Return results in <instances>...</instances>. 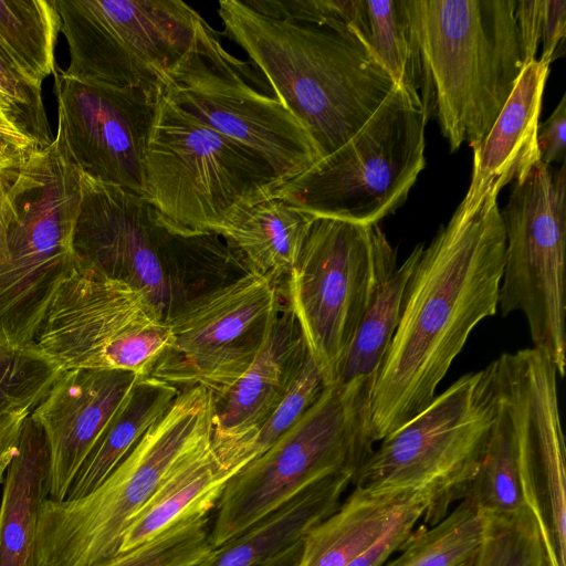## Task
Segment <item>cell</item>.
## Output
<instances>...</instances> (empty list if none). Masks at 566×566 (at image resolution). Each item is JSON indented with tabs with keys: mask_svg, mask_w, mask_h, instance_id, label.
<instances>
[{
	"mask_svg": "<svg viewBox=\"0 0 566 566\" xmlns=\"http://www.w3.org/2000/svg\"><path fill=\"white\" fill-rule=\"evenodd\" d=\"M310 355L289 301L281 300L251 366L213 399L212 441L243 447L281 402Z\"/></svg>",
	"mask_w": 566,
	"mask_h": 566,
	"instance_id": "ffe728a7",
	"label": "cell"
},
{
	"mask_svg": "<svg viewBox=\"0 0 566 566\" xmlns=\"http://www.w3.org/2000/svg\"><path fill=\"white\" fill-rule=\"evenodd\" d=\"M4 196H6L4 175H3V171H0V216H1V211H2Z\"/></svg>",
	"mask_w": 566,
	"mask_h": 566,
	"instance_id": "f6af8a7d",
	"label": "cell"
},
{
	"mask_svg": "<svg viewBox=\"0 0 566 566\" xmlns=\"http://www.w3.org/2000/svg\"><path fill=\"white\" fill-rule=\"evenodd\" d=\"M354 475L342 472L310 485L200 566H255L303 539L340 505Z\"/></svg>",
	"mask_w": 566,
	"mask_h": 566,
	"instance_id": "d4e9b609",
	"label": "cell"
},
{
	"mask_svg": "<svg viewBox=\"0 0 566 566\" xmlns=\"http://www.w3.org/2000/svg\"><path fill=\"white\" fill-rule=\"evenodd\" d=\"M159 321L165 322L143 292L75 260L32 349L61 370H120L130 334Z\"/></svg>",
	"mask_w": 566,
	"mask_h": 566,
	"instance_id": "ac0fdd59",
	"label": "cell"
},
{
	"mask_svg": "<svg viewBox=\"0 0 566 566\" xmlns=\"http://www.w3.org/2000/svg\"><path fill=\"white\" fill-rule=\"evenodd\" d=\"M247 464V460L213 443L209 436L168 470L132 520L118 554L142 545L180 521L209 515L228 482Z\"/></svg>",
	"mask_w": 566,
	"mask_h": 566,
	"instance_id": "7402d4cb",
	"label": "cell"
},
{
	"mask_svg": "<svg viewBox=\"0 0 566 566\" xmlns=\"http://www.w3.org/2000/svg\"><path fill=\"white\" fill-rule=\"evenodd\" d=\"M427 119L421 101L396 85L347 143L274 196L315 216L379 223L424 168Z\"/></svg>",
	"mask_w": 566,
	"mask_h": 566,
	"instance_id": "8fae6325",
	"label": "cell"
},
{
	"mask_svg": "<svg viewBox=\"0 0 566 566\" xmlns=\"http://www.w3.org/2000/svg\"><path fill=\"white\" fill-rule=\"evenodd\" d=\"M495 412L490 367L467 374L381 439L356 471L352 484L377 491L427 492L429 503L422 522L434 525L467 496Z\"/></svg>",
	"mask_w": 566,
	"mask_h": 566,
	"instance_id": "9c48e42d",
	"label": "cell"
},
{
	"mask_svg": "<svg viewBox=\"0 0 566 566\" xmlns=\"http://www.w3.org/2000/svg\"><path fill=\"white\" fill-rule=\"evenodd\" d=\"M566 30V1L543 0L541 29L542 55L539 62L549 66L558 46L563 43Z\"/></svg>",
	"mask_w": 566,
	"mask_h": 566,
	"instance_id": "60d3db41",
	"label": "cell"
},
{
	"mask_svg": "<svg viewBox=\"0 0 566 566\" xmlns=\"http://www.w3.org/2000/svg\"><path fill=\"white\" fill-rule=\"evenodd\" d=\"M61 20L53 0H0V45L34 85L55 72Z\"/></svg>",
	"mask_w": 566,
	"mask_h": 566,
	"instance_id": "1f68e13d",
	"label": "cell"
},
{
	"mask_svg": "<svg viewBox=\"0 0 566 566\" xmlns=\"http://www.w3.org/2000/svg\"><path fill=\"white\" fill-rule=\"evenodd\" d=\"M506 238L497 196L457 209L423 247L370 398L375 442L421 412L472 329L499 306Z\"/></svg>",
	"mask_w": 566,
	"mask_h": 566,
	"instance_id": "6da1fadb",
	"label": "cell"
},
{
	"mask_svg": "<svg viewBox=\"0 0 566 566\" xmlns=\"http://www.w3.org/2000/svg\"><path fill=\"white\" fill-rule=\"evenodd\" d=\"M566 97L560 98L551 116L538 126L537 145L541 163L547 166L565 164Z\"/></svg>",
	"mask_w": 566,
	"mask_h": 566,
	"instance_id": "ab89813d",
	"label": "cell"
},
{
	"mask_svg": "<svg viewBox=\"0 0 566 566\" xmlns=\"http://www.w3.org/2000/svg\"><path fill=\"white\" fill-rule=\"evenodd\" d=\"M208 515L180 521L157 536L93 566H200L216 553Z\"/></svg>",
	"mask_w": 566,
	"mask_h": 566,
	"instance_id": "d6a6232c",
	"label": "cell"
},
{
	"mask_svg": "<svg viewBox=\"0 0 566 566\" xmlns=\"http://www.w3.org/2000/svg\"><path fill=\"white\" fill-rule=\"evenodd\" d=\"M303 548V539L255 566H296Z\"/></svg>",
	"mask_w": 566,
	"mask_h": 566,
	"instance_id": "ee69618b",
	"label": "cell"
},
{
	"mask_svg": "<svg viewBox=\"0 0 566 566\" xmlns=\"http://www.w3.org/2000/svg\"><path fill=\"white\" fill-rule=\"evenodd\" d=\"M280 302L279 286L249 271L193 296L166 322L171 340L149 376L223 396L253 363Z\"/></svg>",
	"mask_w": 566,
	"mask_h": 566,
	"instance_id": "9a60e30c",
	"label": "cell"
},
{
	"mask_svg": "<svg viewBox=\"0 0 566 566\" xmlns=\"http://www.w3.org/2000/svg\"><path fill=\"white\" fill-rule=\"evenodd\" d=\"M325 387L321 371L310 355L281 402L242 447L251 461L292 428L319 398Z\"/></svg>",
	"mask_w": 566,
	"mask_h": 566,
	"instance_id": "d590c367",
	"label": "cell"
},
{
	"mask_svg": "<svg viewBox=\"0 0 566 566\" xmlns=\"http://www.w3.org/2000/svg\"><path fill=\"white\" fill-rule=\"evenodd\" d=\"M212 415L209 390H180L95 490L75 500L48 499L38 523V566H93L118 554L132 520L168 470L211 436Z\"/></svg>",
	"mask_w": 566,
	"mask_h": 566,
	"instance_id": "5b68a950",
	"label": "cell"
},
{
	"mask_svg": "<svg viewBox=\"0 0 566 566\" xmlns=\"http://www.w3.org/2000/svg\"><path fill=\"white\" fill-rule=\"evenodd\" d=\"M219 238L181 230L147 197L81 174L75 260L143 292L165 322L187 301L214 287L205 274H221L234 263Z\"/></svg>",
	"mask_w": 566,
	"mask_h": 566,
	"instance_id": "277c9868",
	"label": "cell"
},
{
	"mask_svg": "<svg viewBox=\"0 0 566 566\" xmlns=\"http://www.w3.org/2000/svg\"><path fill=\"white\" fill-rule=\"evenodd\" d=\"M57 132L82 175L147 197L145 160L159 96L55 73Z\"/></svg>",
	"mask_w": 566,
	"mask_h": 566,
	"instance_id": "e0dca14e",
	"label": "cell"
},
{
	"mask_svg": "<svg viewBox=\"0 0 566 566\" xmlns=\"http://www.w3.org/2000/svg\"><path fill=\"white\" fill-rule=\"evenodd\" d=\"M417 244L381 285L366 310L342 359L335 384L377 376L397 329L409 279L422 252Z\"/></svg>",
	"mask_w": 566,
	"mask_h": 566,
	"instance_id": "f546056e",
	"label": "cell"
},
{
	"mask_svg": "<svg viewBox=\"0 0 566 566\" xmlns=\"http://www.w3.org/2000/svg\"><path fill=\"white\" fill-rule=\"evenodd\" d=\"M30 413L27 408H0V484L19 451L22 427Z\"/></svg>",
	"mask_w": 566,
	"mask_h": 566,
	"instance_id": "7bdbcfd3",
	"label": "cell"
},
{
	"mask_svg": "<svg viewBox=\"0 0 566 566\" xmlns=\"http://www.w3.org/2000/svg\"><path fill=\"white\" fill-rule=\"evenodd\" d=\"M0 102L13 122L30 135L40 148L49 146L50 127L41 87L29 81L0 45Z\"/></svg>",
	"mask_w": 566,
	"mask_h": 566,
	"instance_id": "8d00e7d4",
	"label": "cell"
},
{
	"mask_svg": "<svg viewBox=\"0 0 566 566\" xmlns=\"http://www.w3.org/2000/svg\"><path fill=\"white\" fill-rule=\"evenodd\" d=\"M375 380L358 377L325 387L292 428L228 482L209 532L214 549L310 485L337 473H356L376 443L370 422Z\"/></svg>",
	"mask_w": 566,
	"mask_h": 566,
	"instance_id": "8992f818",
	"label": "cell"
},
{
	"mask_svg": "<svg viewBox=\"0 0 566 566\" xmlns=\"http://www.w3.org/2000/svg\"><path fill=\"white\" fill-rule=\"evenodd\" d=\"M543 0H516L515 18L523 48L525 64L536 60L541 41Z\"/></svg>",
	"mask_w": 566,
	"mask_h": 566,
	"instance_id": "b9f144b4",
	"label": "cell"
},
{
	"mask_svg": "<svg viewBox=\"0 0 566 566\" xmlns=\"http://www.w3.org/2000/svg\"><path fill=\"white\" fill-rule=\"evenodd\" d=\"M422 492L354 486L340 505L303 538L296 566H347L375 544Z\"/></svg>",
	"mask_w": 566,
	"mask_h": 566,
	"instance_id": "cb8c5ba5",
	"label": "cell"
},
{
	"mask_svg": "<svg viewBox=\"0 0 566 566\" xmlns=\"http://www.w3.org/2000/svg\"><path fill=\"white\" fill-rule=\"evenodd\" d=\"M147 198L177 228L219 233L283 185L258 153L223 136L163 93L150 128Z\"/></svg>",
	"mask_w": 566,
	"mask_h": 566,
	"instance_id": "ba28073f",
	"label": "cell"
},
{
	"mask_svg": "<svg viewBox=\"0 0 566 566\" xmlns=\"http://www.w3.org/2000/svg\"><path fill=\"white\" fill-rule=\"evenodd\" d=\"M245 65L228 53L208 24L198 46L165 77L161 93L210 128L262 156L284 184L321 160L301 123L243 78Z\"/></svg>",
	"mask_w": 566,
	"mask_h": 566,
	"instance_id": "5bb4252c",
	"label": "cell"
},
{
	"mask_svg": "<svg viewBox=\"0 0 566 566\" xmlns=\"http://www.w3.org/2000/svg\"><path fill=\"white\" fill-rule=\"evenodd\" d=\"M506 249L499 293L504 316L522 312L534 348L566 368V169L541 161L514 181L501 211Z\"/></svg>",
	"mask_w": 566,
	"mask_h": 566,
	"instance_id": "4fadbf2b",
	"label": "cell"
},
{
	"mask_svg": "<svg viewBox=\"0 0 566 566\" xmlns=\"http://www.w3.org/2000/svg\"><path fill=\"white\" fill-rule=\"evenodd\" d=\"M70 61L63 76L159 96L208 27L179 0H53Z\"/></svg>",
	"mask_w": 566,
	"mask_h": 566,
	"instance_id": "7c38bea8",
	"label": "cell"
},
{
	"mask_svg": "<svg viewBox=\"0 0 566 566\" xmlns=\"http://www.w3.org/2000/svg\"><path fill=\"white\" fill-rule=\"evenodd\" d=\"M490 365L512 411L524 501L549 566H566V449L556 368L534 347L502 354Z\"/></svg>",
	"mask_w": 566,
	"mask_h": 566,
	"instance_id": "2e32d148",
	"label": "cell"
},
{
	"mask_svg": "<svg viewBox=\"0 0 566 566\" xmlns=\"http://www.w3.org/2000/svg\"><path fill=\"white\" fill-rule=\"evenodd\" d=\"M422 107L455 151L489 134L525 66L516 0H405Z\"/></svg>",
	"mask_w": 566,
	"mask_h": 566,
	"instance_id": "3957f363",
	"label": "cell"
},
{
	"mask_svg": "<svg viewBox=\"0 0 566 566\" xmlns=\"http://www.w3.org/2000/svg\"><path fill=\"white\" fill-rule=\"evenodd\" d=\"M0 505V566H38L36 532L50 499V458L42 429L29 416L4 478Z\"/></svg>",
	"mask_w": 566,
	"mask_h": 566,
	"instance_id": "603a6c76",
	"label": "cell"
},
{
	"mask_svg": "<svg viewBox=\"0 0 566 566\" xmlns=\"http://www.w3.org/2000/svg\"><path fill=\"white\" fill-rule=\"evenodd\" d=\"M62 371L33 349L19 350L0 344V408L32 411Z\"/></svg>",
	"mask_w": 566,
	"mask_h": 566,
	"instance_id": "e575fe53",
	"label": "cell"
},
{
	"mask_svg": "<svg viewBox=\"0 0 566 566\" xmlns=\"http://www.w3.org/2000/svg\"><path fill=\"white\" fill-rule=\"evenodd\" d=\"M491 374L496 392L495 418L479 471L464 499L484 515L511 517L528 507L522 492L512 411L492 369Z\"/></svg>",
	"mask_w": 566,
	"mask_h": 566,
	"instance_id": "f1b7e54d",
	"label": "cell"
},
{
	"mask_svg": "<svg viewBox=\"0 0 566 566\" xmlns=\"http://www.w3.org/2000/svg\"><path fill=\"white\" fill-rule=\"evenodd\" d=\"M485 516L469 500L434 525H417L384 566H478Z\"/></svg>",
	"mask_w": 566,
	"mask_h": 566,
	"instance_id": "4dcf8cb0",
	"label": "cell"
},
{
	"mask_svg": "<svg viewBox=\"0 0 566 566\" xmlns=\"http://www.w3.org/2000/svg\"><path fill=\"white\" fill-rule=\"evenodd\" d=\"M484 516L478 566H549L539 527L530 510L511 517Z\"/></svg>",
	"mask_w": 566,
	"mask_h": 566,
	"instance_id": "836d02e7",
	"label": "cell"
},
{
	"mask_svg": "<svg viewBox=\"0 0 566 566\" xmlns=\"http://www.w3.org/2000/svg\"><path fill=\"white\" fill-rule=\"evenodd\" d=\"M429 494L420 493L398 516L388 531L347 566H384L396 555L412 531L422 521Z\"/></svg>",
	"mask_w": 566,
	"mask_h": 566,
	"instance_id": "74e56055",
	"label": "cell"
},
{
	"mask_svg": "<svg viewBox=\"0 0 566 566\" xmlns=\"http://www.w3.org/2000/svg\"><path fill=\"white\" fill-rule=\"evenodd\" d=\"M77 177L30 160L6 180L0 216V344L32 349L55 293L75 261Z\"/></svg>",
	"mask_w": 566,
	"mask_h": 566,
	"instance_id": "52a82bcc",
	"label": "cell"
},
{
	"mask_svg": "<svg viewBox=\"0 0 566 566\" xmlns=\"http://www.w3.org/2000/svg\"><path fill=\"white\" fill-rule=\"evenodd\" d=\"M179 391L160 379L140 376L85 458L65 500L80 499L95 490L167 411Z\"/></svg>",
	"mask_w": 566,
	"mask_h": 566,
	"instance_id": "4316f807",
	"label": "cell"
},
{
	"mask_svg": "<svg viewBox=\"0 0 566 566\" xmlns=\"http://www.w3.org/2000/svg\"><path fill=\"white\" fill-rule=\"evenodd\" d=\"M39 148L36 142L13 122L0 102V171L19 166Z\"/></svg>",
	"mask_w": 566,
	"mask_h": 566,
	"instance_id": "f35d334b",
	"label": "cell"
},
{
	"mask_svg": "<svg viewBox=\"0 0 566 566\" xmlns=\"http://www.w3.org/2000/svg\"><path fill=\"white\" fill-rule=\"evenodd\" d=\"M350 31L397 86L421 101L419 54L405 0H356Z\"/></svg>",
	"mask_w": 566,
	"mask_h": 566,
	"instance_id": "83f0119b",
	"label": "cell"
},
{
	"mask_svg": "<svg viewBox=\"0 0 566 566\" xmlns=\"http://www.w3.org/2000/svg\"><path fill=\"white\" fill-rule=\"evenodd\" d=\"M397 269L379 223L315 216L287 276L286 296L325 386L373 298Z\"/></svg>",
	"mask_w": 566,
	"mask_h": 566,
	"instance_id": "30bf717a",
	"label": "cell"
},
{
	"mask_svg": "<svg viewBox=\"0 0 566 566\" xmlns=\"http://www.w3.org/2000/svg\"><path fill=\"white\" fill-rule=\"evenodd\" d=\"M315 214L273 196L242 211L219 237L237 262L279 286L287 277Z\"/></svg>",
	"mask_w": 566,
	"mask_h": 566,
	"instance_id": "484cf974",
	"label": "cell"
},
{
	"mask_svg": "<svg viewBox=\"0 0 566 566\" xmlns=\"http://www.w3.org/2000/svg\"><path fill=\"white\" fill-rule=\"evenodd\" d=\"M549 66L534 60L523 67L517 82L489 134L473 149L469 189L457 209L476 210L489 195L524 178L537 165V130Z\"/></svg>",
	"mask_w": 566,
	"mask_h": 566,
	"instance_id": "44dd1931",
	"label": "cell"
},
{
	"mask_svg": "<svg viewBox=\"0 0 566 566\" xmlns=\"http://www.w3.org/2000/svg\"><path fill=\"white\" fill-rule=\"evenodd\" d=\"M218 14L321 159L347 143L396 86L350 30L269 18L240 0L219 1Z\"/></svg>",
	"mask_w": 566,
	"mask_h": 566,
	"instance_id": "7a4b0ae2",
	"label": "cell"
},
{
	"mask_svg": "<svg viewBox=\"0 0 566 566\" xmlns=\"http://www.w3.org/2000/svg\"><path fill=\"white\" fill-rule=\"evenodd\" d=\"M139 377L117 369L63 370L31 411L49 449L51 500L66 499L78 469Z\"/></svg>",
	"mask_w": 566,
	"mask_h": 566,
	"instance_id": "d6986e66",
	"label": "cell"
}]
</instances>
